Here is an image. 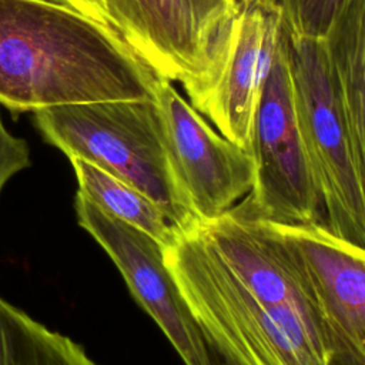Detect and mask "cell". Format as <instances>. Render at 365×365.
<instances>
[{
    "instance_id": "obj_5",
    "label": "cell",
    "mask_w": 365,
    "mask_h": 365,
    "mask_svg": "<svg viewBox=\"0 0 365 365\" xmlns=\"http://www.w3.org/2000/svg\"><path fill=\"white\" fill-rule=\"evenodd\" d=\"M282 31L284 13L271 0H244L205 68L180 83L190 104L250 154Z\"/></svg>"
},
{
    "instance_id": "obj_20",
    "label": "cell",
    "mask_w": 365,
    "mask_h": 365,
    "mask_svg": "<svg viewBox=\"0 0 365 365\" xmlns=\"http://www.w3.org/2000/svg\"><path fill=\"white\" fill-rule=\"evenodd\" d=\"M331 365H352V364H348L342 359H338V358H331Z\"/></svg>"
},
{
    "instance_id": "obj_8",
    "label": "cell",
    "mask_w": 365,
    "mask_h": 365,
    "mask_svg": "<svg viewBox=\"0 0 365 365\" xmlns=\"http://www.w3.org/2000/svg\"><path fill=\"white\" fill-rule=\"evenodd\" d=\"M153 98L174 177L194 215L205 222L234 208L254 182L251 154L220 134L174 81L155 76Z\"/></svg>"
},
{
    "instance_id": "obj_11",
    "label": "cell",
    "mask_w": 365,
    "mask_h": 365,
    "mask_svg": "<svg viewBox=\"0 0 365 365\" xmlns=\"http://www.w3.org/2000/svg\"><path fill=\"white\" fill-rule=\"evenodd\" d=\"M244 0H157L178 83L201 73Z\"/></svg>"
},
{
    "instance_id": "obj_16",
    "label": "cell",
    "mask_w": 365,
    "mask_h": 365,
    "mask_svg": "<svg viewBox=\"0 0 365 365\" xmlns=\"http://www.w3.org/2000/svg\"><path fill=\"white\" fill-rule=\"evenodd\" d=\"M30 165V150L23 138L7 131L0 118V192L4 184Z\"/></svg>"
},
{
    "instance_id": "obj_14",
    "label": "cell",
    "mask_w": 365,
    "mask_h": 365,
    "mask_svg": "<svg viewBox=\"0 0 365 365\" xmlns=\"http://www.w3.org/2000/svg\"><path fill=\"white\" fill-rule=\"evenodd\" d=\"M106 13L110 26L155 76L178 83L157 0H106Z\"/></svg>"
},
{
    "instance_id": "obj_3",
    "label": "cell",
    "mask_w": 365,
    "mask_h": 365,
    "mask_svg": "<svg viewBox=\"0 0 365 365\" xmlns=\"http://www.w3.org/2000/svg\"><path fill=\"white\" fill-rule=\"evenodd\" d=\"M33 114L43 138L68 158L86 160L134 185L180 231L200 224L174 177L154 98L67 104Z\"/></svg>"
},
{
    "instance_id": "obj_17",
    "label": "cell",
    "mask_w": 365,
    "mask_h": 365,
    "mask_svg": "<svg viewBox=\"0 0 365 365\" xmlns=\"http://www.w3.org/2000/svg\"><path fill=\"white\" fill-rule=\"evenodd\" d=\"M54 1L70 6L74 10L91 17L96 21L110 26L107 13H106V0H54Z\"/></svg>"
},
{
    "instance_id": "obj_12",
    "label": "cell",
    "mask_w": 365,
    "mask_h": 365,
    "mask_svg": "<svg viewBox=\"0 0 365 365\" xmlns=\"http://www.w3.org/2000/svg\"><path fill=\"white\" fill-rule=\"evenodd\" d=\"M68 160L76 173L77 192L107 215L147 232L164 247L173 242L180 230L143 191L86 160Z\"/></svg>"
},
{
    "instance_id": "obj_2",
    "label": "cell",
    "mask_w": 365,
    "mask_h": 365,
    "mask_svg": "<svg viewBox=\"0 0 365 365\" xmlns=\"http://www.w3.org/2000/svg\"><path fill=\"white\" fill-rule=\"evenodd\" d=\"M164 252L205 342L230 365H331L312 315L254 295L215 254L200 224L178 231Z\"/></svg>"
},
{
    "instance_id": "obj_7",
    "label": "cell",
    "mask_w": 365,
    "mask_h": 365,
    "mask_svg": "<svg viewBox=\"0 0 365 365\" xmlns=\"http://www.w3.org/2000/svg\"><path fill=\"white\" fill-rule=\"evenodd\" d=\"M251 157L254 182L240 207L282 225L321 224L317 187L298 131L285 27L259 101Z\"/></svg>"
},
{
    "instance_id": "obj_9",
    "label": "cell",
    "mask_w": 365,
    "mask_h": 365,
    "mask_svg": "<svg viewBox=\"0 0 365 365\" xmlns=\"http://www.w3.org/2000/svg\"><path fill=\"white\" fill-rule=\"evenodd\" d=\"M74 211L108 254L130 292L155 321L185 365H212L208 344L165 264L164 245L147 232L115 220L77 192Z\"/></svg>"
},
{
    "instance_id": "obj_15",
    "label": "cell",
    "mask_w": 365,
    "mask_h": 365,
    "mask_svg": "<svg viewBox=\"0 0 365 365\" xmlns=\"http://www.w3.org/2000/svg\"><path fill=\"white\" fill-rule=\"evenodd\" d=\"M342 0H299L294 17L285 23L288 31L322 38Z\"/></svg>"
},
{
    "instance_id": "obj_10",
    "label": "cell",
    "mask_w": 365,
    "mask_h": 365,
    "mask_svg": "<svg viewBox=\"0 0 365 365\" xmlns=\"http://www.w3.org/2000/svg\"><path fill=\"white\" fill-rule=\"evenodd\" d=\"M322 44L365 197V0L341 1Z\"/></svg>"
},
{
    "instance_id": "obj_18",
    "label": "cell",
    "mask_w": 365,
    "mask_h": 365,
    "mask_svg": "<svg viewBox=\"0 0 365 365\" xmlns=\"http://www.w3.org/2000/svg\"><path fill=\"white\" fill-rule=\"evenodd\" d=\"M277 7H279L281 10H282V13H284V21L285 23H288L292 17H294V14H295V11H297V7H298V4H299V0H271Z\"/></svg>"
},
{
    "instance_id": "obj_13",
    "label": "cell",
    "mask_w": 365,
    "mask_h": 365,
    "mask_svg": "<svg viewBox=\"0 0 365 365\" xmlns=\"http://www.w3.org/2000/svg\"><path fill=\"white\" fill-rule=\"evenodd\" d=\"M0 365H97L84 349L0 297Z\"/></svg>"
},
{
    "instance_id": "obj_4",
    "label": "cell",
    "mask_w": 365,
    "mask_h": 365,
    "mask_svg": "<svg viewBox=\"0 0 365 365\" xmlns=\"http://www.w3.org/2000/svg\"><path fill=\"white\" fill-rule=\"evenodd\" d=\"M285 36L295 120L319 198L321 225L365 248V197L322 38L294 34L287 27Z\"/></svg>"
},
{
    "instance_id": "obj_1",
    "label": "cell",
    "mask_w": 365,
    "mask_h": 365,
    "mask_svg": "<svg viewBox=\"0 0 365 365\" xmlns=\"http://www.w3.org/2000/svg\"><path fill=\"white\" fill-rule=\"evenodd\" d=\"M123 37L54 0H0V104L11 111L153 98Z\"/></svg>"
},
{
    "instance_id": "obj_19",
    "label": "cell",
    "mask_w": 365,
    "mask_h": 365,
    "mask_svg": "<svg viewBox=\"0 0 365 365\" xmlns=\"http://www.w3.org/2000/svg\"><path fill=\"white\" fill-rule=\"evenodd\" d=\"M210 348V346H208ZM210 354H211V361H212V365H230L224 358H221L214 349L210 348Z\"/></svg>"
},
{
    "instance_id": "obj_6",
    "label": "cell",
    "mask_w": 365,
    "mask_h": 365,
    "mask_svg": "<svg viewBox=\"0 0 365 365\" xmlns=\"http://www.w3.org/2000/svg\"><path fill=\"white\" fill-rule=\"evenodd\" d=\"M264 222L278 238L331 356L365 365V248L321 224Z\"/></svg>"
}]
</instances>
